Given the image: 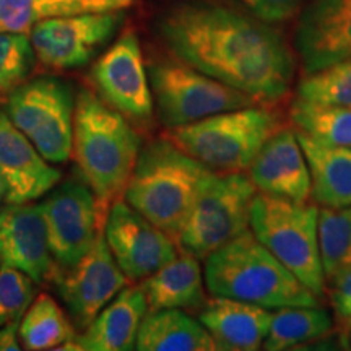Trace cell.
Instances as JSON below:
<instances>
[{
	"instance_id": "24",
	"label": "cell",
	"mask_w": 351,
	"mask_h": 351,
	"mask_svg": "<svg viewBox=\"0 0 351 351\" xmlns=\"http://www.w3.org/2000/svg\"><path fill=\"white\" fill-rule=\"evenodd\" d=\"M135 0H0V32L28 34L38 21L99 12H124Z\"/></svg>"
},
{
	"instance_id": "26",
	"label": "cell",
	"mask_w": 351,
	"mask_h": 351,
	"mask_svg": "<svg viewBox=\"0 0 351 351\" xmlns=\"http://www.w3.org/2000/svg\"><path fill=\"white\" fill-rule=\"evenodd\" d=\"M19 337L21 348L46 351L57 350L65 341L77 337V332L54 298L43 293L34 298L20 319Z\"/></svg>"
},
{
	"instance_id": "20",
	"label": "cell",
	"mask_w": 351,
	"mask_h": 351,
	"mask_svg": "<svg viewBox=\"0 0 351 351\" xmlns=\"http://www.w3.org/2000/svg\"><path fill=\"white\" fill-rule=\"evenodd\" d=\"M148 313L147 298L142 285L122 288L93 322L85 328L78 340L85 351H129Z\"/></svg>"
},
{
	"instance_id": "9",
	"label": "cell",
	"mask_w": 351,
	"mask_h": 351,
	"mask_svg": "<svg viewBox=\"0 0 351 351\" xmlns=\"http://www.w3.org/2000/svg\"><path fill=\"white\" fill-rule=\"evenodd\" d=\"M5 112L49 163L70 160L75 98L67 83L54 77L25 82L8 96Z\"/></svg>"
},
{
	"instance_id": "25",
	"label": "cell",
	"mask_w": 351,
	"mask_h": 351,
	"mask_svg": "<svg viewBox=\"0 0 351 351\" xmlns=\"http://www.w3.org/2000/svg\"><path fill=\"white\" fill-rule=\"evenodd\" d=\"M333 330V319L319 306H288L274 311L271 324L262 350L287 351L300 348L327 337Z\"/></svg>"
},
{
	"instance_id": "1",
	"label": "cell",
	"mask_w": 351,
	"mask_h": 351,
	"mask_svg": "<svg viewBox=\"0 0 351 351\" xmlns=\"http://www.w3.org/2000/svg\"><path fill=\"white\" fill-rule=\"evenodd\" d=\"M176 59L274 106L288 95L295 60L274 26L234 3L181 0L158 20Z\"/></svg>"
},
{
	"instance_id": "10",
	"label": "cell",
	"mask_w": 351,
	"mask_h": 351,
	"mask_svg": "<svg viewBox=\"0 0 351 351\" xmlns=\"http://www.w3.org/2000/svg\"><path fill=\"white\" fill-rule=\"evenodd\" d=\"M124 20L122 12L83 13L38 21L28 36L39 62L56 70L82 67L90 62Z\"/></svg>"
},
{
	"instance_id": "13",
	"label": "cell",
	"mask_w": 351,
	"mask_h": 351,
	"mask_svg": "<svg viewBox=\"0 0 351 351\" xmlns=\"http://www.w3.org/2000/svg\"><path fill=\"white\" fill-rule=\"evenodd\" d=\"M104 238L129 282H140L179 254L178 243L124 199L114 202L104 219Z\"/></svg>"
},
{
	"instance_id": "34",
	"label": "cell",
	"mask_w": 351,
	"mask_h": 351,
	"mask_svg": "<svg viewBox=\"0 0 351 351\" xmlns=\"http://www.w3.org/2000/svg\"><path fill=\"white\" fill-rule=\"evenodd\" d=\"M20 320L5 324L0 327V351H19L21 350L20 337H19Z\"/></svg>"
},
{
	"instance_id": "14",
	"label": "cell",
	"mask_w": 351,
	"mask_h": 351,
	"mask_svg": "<svg viewBox=\"0 0 351 351\" xmlns=\"http://www.w3.org/2000/svg\"><path fill=\"white\" fill-rule=\"evenodd\" d=\"M91 80L103 101L127 119L147 121L153 114V93L137 34L127 29L96 60Z\"/></svg>"
},
{
	"instance_id": "4",
	"label": "cell",
	"mask_w": 351,
	"mask_h": 351,
	"mask_svg": "<svg viewBox=\"0 0 351 351\" xmlns=\"http://www.w3.org/2000/svg\"><path fill=\"white\" fill-rule=\"evenodd\" d=\"M212 173L169 138L155 140L140 148L124 200L178 243Z\"/></svg>"
},
{
	"instance_id": "30",
	"label": "cell",
	"mask_w": 351,
	"mask_h": 351,
	"mask_svg": "<svg viewBox=\"0 0 351 351\" xmlns=\"http://www.w3.org/2000/svg\"><path fill=\"white\" fill-rule=\"evenodd\" d=\"M298 98L351 108V57L307 73L298 85Z\"/></svg>"
},
{
	"instance_id": "6",
	"label": "cell",
	"mask_w": 351,
	"mask_h": 351,
	"mask_svg": "<svg viewBox=\"0 0 351 351\" xmlns=\"http://www.w3.org/2000/svg\"><path fill=\"white\" fill-rule=\"evenodd\" d=\"M249 228L302 285L324 296L327 282L319 249V205L257 192Z\"/></svg>"
},
{
	"instance_id": "28",
	"label": "cell",
	"mask_w": 351,
	"mask_h": 351,
	"mask_svg": "<svg viewBox=\"0 0 351 351\" xmlns=\"http://www.w3.org/2000/svg\"><path fill=\"white\" fill-rule=\"evenodd\" d=\"M319 249L326 282L351 267V205L319 208Z\"/></svg>"
},
{
	"instance_id": "19",
	"label": "cell",
	"mask_w": 351,
	"mask_h": 351,
	"mask_svg": "<svg viewBox=\"0 0 351 351\" xmlns=\"http://www.w3.org/2000/svg\"><path fill=\"white\" fill-rule=\"evenodd\" d=\"M271 313L267 307L231 298L213 296L202 307L199 320L221 351H257L267 339Z\"/></svg>"
},
{
	"instance_id": "11",
	"label": "cell",
	"mask_w": 351,
	"mask_h": 351,
	"mask_svg": "<svg viewBox=\"0 0 351 351\" xmlns=\"http://www.w3.org/2000/svg\"><path fill=\"white\" fill-rule=\"evenodd\" d=\"M54 270H65L93 245L101 223L95 194L85 184L67 181L52 189L41 204Z\"/></svg>"
},
{
	"instance_id": "18",
	"label": "cell",
	"mask_w": 351,
	"mask_h": 351,
	"mask_svg": "<svg viewBox=\"0 0 351 351\" xmlns=\"http://www.w3.org/2000/svg\"><path fill=\"white\" fill-rule=\"evenodd\" d=\"M257 192L306 204L311 200V173L295 129L282 127L267 140L249 166Z\"/></svg>"
},
{
	"instance_id": "2",
	"label": "cell",
	"mask_w": 351,
	"mask_h": 351,
	"mask_svg": "<svg viewBox=\"0 0 351 351\" xmlns=\"http://www.w3.org/2000/svg\"><path fill=\"white\" fill-rule=\"evenodd\" d=\"M140 153V138L124 114L90 90L75 99L72 156L95 194L101 223L114 202L124 199Z\"/></svg>"
},
{
	"instance_id": "31",
	"label": "cell",
	"mask_w": 351,
	"mask_h": 351,
	"mask_svg": "<svg viewBox=\"0 0 351 351\" xmlns=\"http://www.w3.org/2000/svg\"><path fill=\"white\" fill-rule=\"evenodd\" d=\"M34 293L32 276L0 263V327L23 317L34 300Z\"/></svg>"
},
{
	"instance_id": "8",
	"label": "cell",
	"mask_w": 351,
	"mask_h": 351,
	"mask_svg": "<svg viewBox=\"0 0 351 351\" xmlns=\"http://www.w3.org/2000/svg\"><path fill=\"white\" fill-rule=\"evenodd\" d=\"M158 116L166 127H179L213 114L261 104L243 91L208 77L174 57L148 69Z\"/></svg>"
},
{
	"instance_id": "12",
	"label": "cell",
	"mask_w": 351,
	"mask_h": 351,
	"mask_svg": "<svg viewBox=\"0 0 351 351\" xmlns=\"http://www.w3.org/2000/svg\"><path fill=\"white\" fill-rule=\"evenodd\" d=\"M51 280L56 283L70 317L83 330L129 282L112 257L104 238V228L99 230L90 251L75 265L54 270Z\"/></svg>"
},
{
	"instance_id": "7",
	"label": "cell",
	"mask_w": 351,
	"mask_h": 351,
	"mask_svg": "<svg viewBox=\"0 0 351 351\" xmlns=\"http://www.w3.org/2000/svg\"><path fill=\"white\" fill-rule=\"evenodd\" d=\"M256 194L257 189L247 174H210L179 234V251L205 261L221 245L247 231Z\"/></svg>"
},
{
	"instance_id": "36",
	"label": "cell",
	"mask_w": 351,
	"mask_h": 351,
	"mask_svg": "<svg viewBox=\"0 0 351 351\" xmlns=\"http://www.w3.org/2000/svg\"><path fill=\"white\" fill-rule=\"evenodd\" d=\"M5 200V182H3V178L0 176V205Z\"/></svg>"
},
{
	"instance_id": "35",
	"label": "cell",
	"mask_w": 351,
	"mask_h": 351,
	"mask_svg": "<svg viewBox=\"0 0 351 351\" xmlns=\"http://www.w3.org/2000/svg\"><path fill=\"white\" fill-rule=\"evenodd\" d=\"M335 313H337V319L340 320L345 333H348L351 330V302L350 304L335 307Z\"/></svg>"
},
{
	"instance_id": "27",
	"label": "cell",
	"mask_w": 351,
	"mask_h": 351,
	"mask_svg": "<svg viewBox=\"0 0 351 351\" xmlns=\"http://www.w3.org/2000/svg\"><path fill=\"white\" fill-rule=\"evenodd\" d=\"M289 121L298 134L332 147L351 148V108L298 98L289 108Z\"/></svg>"
},
{
	"instance_id": "22",
	"label": "cell",
	"mask_w": 351,
	"mask_h": 351,
	"mask_svg": "<svg viewBox=\"0 0 351 351\" xmlns=\"http://www.w3.org/2000/svg\"><path fill=\"white\" fill-rule=\"evenodd\" d=\"M298 138L309 166L314 204L328 208L351 205V148L319 143L302 134Z\"/></svg>"
},
{
	"instance_id": "23",
	"label": "cell",
	"mask_w": 351,
	"mask_h": 351,
	"mask_svg": "<svg viewBox=\"0 0 351 351\" xmlns=\"http://www.w3.org/2000/svg\"><path fill=\"white\" fill-rule=\"evenodd\" d=\"M138 351H215L217 345L200 320L182 309L148 311L140 326Z\"/></svg>"
},
{
	"instance_id": "21",
	"label": "cell",
	"mask_w": 351,
	"mask_h": 351,
	"mask_svg": "<svg viewBox=\"0 0 351 351\" xmlns=\"http://www.w3.org/2000/svg\"><path fill=\"white\" fill-rule=\"evenodd\" d=\"M148 311L202 309L207 302V285L200 261L182 252L145 278L142 283Z\"/></svg>"
},
{
	"instance_id": "16",
	"label": "cell",
	"mask_w": 351,
	"mask_h": 351,
	"mask_svg": "<svg viewBox=\"0 0 351 351\" xmlns=\"http://www.w3.org/2000/svg\"><path fill=\"white\" fill-rule=\"evenodd\" d=\"M0 176L7 204H28L51 192L62 173L36 150L0 108Z\"/></svg>"
},
{
	"instance_id": "17",
	"label": "cell",
	"mask_w": 351,
	"mask_h": 351,
	"mask_svg": "<svg viewBox=\"0 0 351 351\" xmlns=\"http://www.w3.org/2000/svg\"><path fill=\"white\" fill-rule=\"evenodd\" d=\"M0 263L25 271L34 283L51 278L56 267L41 204H8L0 210Z\"/></svg>"
},
{
	"instance_id": "32",
	"label": "cell",
	"mask_w": 351,
	"mask_h": 351,
	"mask_svg": "<svg viewBox=\"0 0 351 351\" xmlns=\"http://www.w3.org/2000/svg\"><path fill=\"white\" fill-rule=\"evenodd\" d=\"M265 23H282L301 12L307 0H231Z\"/></svg>"
},
{
	"instance_id": "5",
	"label": "cell",
	"mask_w": 351,
	"mask_h": 351,
	"mask_svg": "<svg viewBox=\"0 0 351 351\" xmlns=\"http://www.w3.org/2000/svg\"><path fill=\"white\" fill-rule=\"evenodd\" d=\"M282 127V116L269 104H252L171 127L166 138L213 173H245Z\"/></svg>"
},
{
	"instance_id": "3",
	"label": "cell",
	"mask_w": 351,
	"mask_h": 351,
	"mask_svg": "<svg viewBox=\"0 0 351 351\" xmlns=\"http://www.w3.org/2000/svg\"><path fill=\"white\" fill-rule=\"evenodd\" d=\"M204 275L212 296L252 302L270 311L320 306V298L258 243L251 228L210 254Z\"/></svg>"
},
{
	"instance_id": "15",
	"label": "cell",
	"mask_w": 351,
	"mask_h": 351,
	"mask_svg": "<svg viewBox=\"0 0 351 351\" xmlns=\"http://www.w3.org/2000/svg\"><path fill=\"white\" fill-rule=\"evenodd\" d=\"M295 49L306 75L351 57V0H307L296 23Z\"/></svg>"
},
{
	"instance_id": "33",
	"label": "cell",
	"mask_w": 351,
	"mask_h": 351,
	"mask_svg": "<svg viewBox=\"0 0 351 351\" xmlns=\"http://www.w3.org/2000/svg\"><path fill=\"white\" fill-rule=\"evenodd\" d=\"M328 295H330L332 306L335 307L350 304L351 302V267L337 271L330 278H327Z\"/></svg>"
},
{
	"instance_id": "29",
	"label": "cell",
	"mask_w": 351,
	"mask_h": 351,
	"mask_svg": "<svg viewBox=\"0 0 351 351\" xmlns=\"http://www.w3.org/2000/svg\"><path fill=\"white\" fill-rule=\"evenodd\" d=\"M34 49L25 33L0 32V106L32 73Z\"/></svg>"
},
{
	"instance_id": "37",
	"label": "cell",
	"mask_w": 351,
	"mask_h": 351,
	"mask_svg": "<svg viewBox=\"0 0 351 351\" xmlns=\"http://www.w3.org/2000/svg\"><path fill=\"white\" fill-rule=\"evenodd\" d=\"M346 335H348V345H350V348H351V330L346 333Z\"/></svg>"
}]
</instances>
